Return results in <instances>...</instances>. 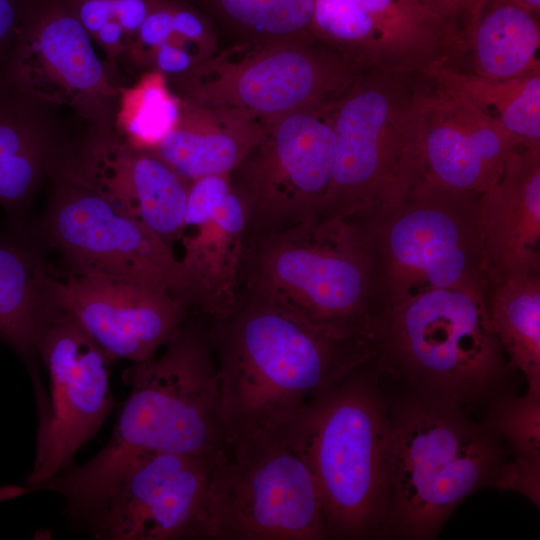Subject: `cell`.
I'll list each match as a JSON object with an SVG mask.
<instances>
[{
    "mask_svg": "<svg viewBox=\"0 0 540 540\" xmlns=\"http://www.w3.org/2000/svg\"><path fill=\"white\" fill-rule=\"evenodd\" d=\"M240 42L310 39L314 0H196Z\"/></svg>",
    "mask_w": 540,
    "mask_h": 540,
    "instance_id": "30",
    "label": "cell"
},
{
    "mask_svg": "<svg viewBox=\"0 0 540 540\" xmlns=\"http://www.w3.org/2000/svg\"><path fill=\"white\" fill-rule=\"evenodd\" d=\"M382 382L391 420V456L379 539L432 540L468 496L483 488L497 489L509 453L483 419Z\"/></svg>",
    "mask_w": 540,
    "mask_h": 540,
    "instance_id": "3",
    "label": "cell"
},
{
    "mask_svg": "<svg viewBox=\"0 0 540 540\" xmlns=\"http://www.w3.org/2000/svg\"><path fill=\"white\" fill-rule=\"evenodd\" d=\"M361 70L313 38L239 42L174 83L181 98L267 121L336 101Z\"/></svg>",
    "mask_w": 540,
    "mask_h": 540,
    "instance_id": "10",
    "label": "cell"
},
{
    "mask_svg": "<svg viewBox=\"0 0 540 540\" xmlns=\"http://www.w3.org/2000/svg\"><path fill=\"white\" fill-rule=\"evenodd\" d=\"M208 334L229 447L288 443L304 409L374 355L372 336L335 333L244 288Z\"/></svg>",
    "mask_w": 540,
    "mask_h": 540,
    "instance_id": "1",
    "label": "cell"
},
{
    "mask_svg": "<svg viewBox=\"0 0 540 540\" xmlns=\"http://www.w3.org/2000/svg\"><path fill=\"white\" fill-rule=\"evenodd\" d=\"M240 288L335 333L372 336V260L354 219L311 218L245 241Z\"/></svg>",
    "mask_w": 540,
    "mask_h": 540,
    "instance_id": "6",
    "label": "cell"
},
{
    "mask_svg": "<svg viewBox=\"0 0 540 540\" xmlns=\"http://www.w3.org/2000/svg\"><path fill=\"white\" fill-rule=\"evenodd\" d=\"M51 154L48 135L28 101L0 88V203L6 209L27 205Z\"/></svg>",
    "mask_w": 540,
    "mask_h": 540,
    "instance_id": "26",
    "label": "cell"
},
{
    "mask_svg": "<svg viewBox=\"0 0 540 540\" xmlns=\"http://www.w3.org/2000/svg\"><path fill=\"white\" fill-rule=\"evenodd\" d=\"M150 8V0H113V18L125 30L130 43L135 38Z\"/></svg>",
    "mask_w": 540,
    "mask_h": 540,
    "instance_id": "37",
    "label": "cell"
},
{
    "mask_svg": "<svg viewBox=\"0 0 540 540\" xmlns=\"http://www.w3.org/2000/svg\"><path fill=\"white\" fill-rule=\"evenodd\" d=\"M483 420L500 437L510 463L497 487L522 494L540 506V388L503 394L487 409Z\"/></svg>",
    "mask_w": 540,
    "mask_h": 540,
    "instance_id": "27",
    "label": "cell"
},
{
    "mask_svg": "<svg viewBox=\"0 0 540 540\" xmlns=\"http://www.w3.org/2000/svg\"><path fill=\"white\" fill-rule=\"evenodd\" d=\"M371 14L397 72L419 74L436 63L456 67L463 56L461 29L417 0H354Z\"/></svg>",
    "mask_w": 540,
    "mask_h": 540,
    "instance_id": "23",
    "label": "cell"
},
{
    "mask_svg": "<svg viewBox=\"0 0 540 540\" xmlns=\"http://www.w3.org/2000/svg\"><path fill=\"white\" fill-rule=\"evenodd\" d=\"M50 381V398L39 405V424L27 493L73 464L114 408L110 369L115 361L68 312L56 309L37 344Z\"/></svg>",
    "mask_w": 540,
    "mask_h": 540,
    "instance_id": "13",
    "label": "cell"
},
{
    "mask_svg": "<svg viewBox=\"0 0 540 540\" xmlns=\"http://www.w3.org/2000/svg\"><path fill=\"white\" fill-rule=\"evenodd\" d=\"M30 0H0V60L8 56Z\"/></svg>",
    "mask_w": 540,
    "mask_h": 540,
    "instance_id": "36",
    "label": "cell"
},
{
    "mask_svg": "<svg viewBox=\"0 0 540 540\" xmlns=\"http://www.w3.org/2000/svg\"><path fill=\"white\" fill-rule=\"evenodd\" d=\"M92 40L99 44L109 61L115 63L127 49L129 38L121 24L115 18H111L97 31Z\"/></svg>",
    "mask_w": 540,
    "mask_h": 540,
    "instance_id": "38",
    "label": "cell"
},
{
    "mask_svg": "<svg viewBox=\"0 0 540 540\" xmlns=\"http://www.w3.org/2000/svg\"><path fill=\"white\" fill-rule=\"evenodd\" d=\"M3 80L27 101L67 105L94 129H111L120 88L65 0H30Z\"/></svg>",
    "mask_w": 540,
    "mask_h": 540,
    "instance_id": "15",
    "label": "cell"
},
{
    "mask_svg": "<svg viewBox=\"0 0 540 540\" xmlns=\"http://www.w3.org/2000/svg\"><path fill=\"white\" fill-rule=\"evenodd\" d=\"M68 8L91 39L113 18V0H65Z\"/></svg>",
    "mask_w": 540,
    "mask_h": 540,
    "instance_id": "35",
    "label": "cell"
},
{
    "mask_svg": "<svg viewBox=\"0 0 540 540\" xmlns=\"http://www.w3.org/2000/svg\"><path fill=\"white\" fill-rule=\"evenodd\" d=\"M173 39L188 49L199 62L215 54L216 37L210 22L196 9L172 0Z\"/></svg>",
    "mask_w": 540,
    "mask_h": 540,
    "instance_id": "32",
    "label": "cell"
},
{
    "mask_svg": "<svg viewBox=\"0 0 540 540\" xmlns=\"http://www.w3.org/2000/svg\"><path fill=\"white\" fill-rule=\"evenodd\" d=\"M336 101L265 121L262 137L231 172L247 213L245 241L319 215L333 171Z\"/></svg>",
    "mask_w": 540,
    "mask_h": 540,
    "instance_id": "12",
    "label": "cell"
},
{
    "mask_svg": "<svg viewBox=\"0 0 540 540\" xmlns=\"http://www.w3.org/2000/svg\"><path fill=\"white\" fill-rule=\"evenodd\" d=\"M525 10L537 15L540 11V0H511Z\"/></svg>",
    "mask_w": 540,
    "mask_h": 540,
    "instance_id": "40",
    "label": "cell"
},
{
    "mask_svg": "<svg viewBox=\"0 0 540 540\" xmlns=\"http://www.w3.org/2000/svg\"><path fill=\"white\" fill-rule=\"evenodd\" d=\"M199 61L184 46L173 39L160 45L151 55L149 65L167 76L177 77L195 66Z\"/></svg>",
    "mask_w": 540,
    "mask_h": 540,
    "instance_id": "34",
    "label": "cell"
},
{
    "mask_svg": "<svg viewBox=\"0 0 540 540\" xmlns=\"http://www.w3.org/2000/svg\"><path fill=\"white\" fill-rule=\"evenodd\" d=\"M444 20L457 23L471 0H417Z\"/></svg>",
    "mask_w": 540,
    "mask_h": 540,
    "instance_id": "39",
    "label": "cell"
},
{
    "mask_svg": "<svg viewBox=\"0 0 540 540\" xmlns=\"http://www.w3.org/2000/svg\"><path fill=\"white\" fill-rule=\"evenodd\" d=\"M172 0H150L149 12L129 45L133 59L149 64L152 53L173 35Z\"/></svg>",
    "mask_w": 540,
    "mask_h": 540,
    "instance_id": "33",
    "label": "cell"
},
{
    "mask_svg": "<svg viewBox=\"0 0 540 540\" xmlns=\"http://www.w3.org/2000/svg\"><path fill=\"white\" fill-rule=\"evenodd\" d=\"M421 77L362 69L335 102L333 171L317 218L385 210L422 180Z\"/></svg>",
    "mask_w": 540,
    "mask_h": 540,
    "instance_id": "5",
    "label": "cell"
},
{
    "mask_svg": "<svg viewBox=\"0 0 540 540\" xmlns=\"http://www.w3.org/2000/svg\"><path fill=\"white\" fill-rule=\"evenodd\" d=\"M288 444L314 478L330 539H379L390 487L391 420L374 355L304 409Z\"/></svg>",
    "mask_w": 540,
    "mask_h": 540,
    "instance_id": "4",
    "label": "cell"
},
{
    "mask_svg": "<svg viewBox=\"0 0 540 540\" xmlns=\"http://www.w3.org/2000/svg\"><path fill=\"white\" fill-rule=\"evenodd\" d=\"M463 17V56L469 54V73L506 80L540 70L535 14L511 0H471Z\"/></svg>",
    "mask_w": 540,
    "mask_h": 540,
    "instance_id": "22",
    "label": "cell"
},
{
    "mask_svg": "<svg viewBox=\"0 0 540 540\" xmlns=\"http://www.w3.org/2000/svg\"><path fill=\"white\" fill-rule=\"evenodd\" d=\"M247 213L230 175L192 181L179 237L193 307L209 318L235 305L241 285Z\"/></svg>",
    "mask_w": 540,
    "mask_h": 540,
    "instance_id": "19",
    "label": "cell"
},
{
    "mask_svg": "<svg viewBox=\"0 0 540 540\" xmlns=\"http://www.w3.org/2000/svg\"><path fill=\"white\" fill-rule=\"evenodd\" d=\"M58 171L151 229L167 244L172 246L179 238L190 182L111 129H94L77 155Z\"/></svg>",
    "mask_w": 540,
    "mask_h": 540,
    "instance_id": "18",
    "label": "cell"
},
{
    "mask_svg": "<svg viewBox=\"0 0 540 540\" xmlns=\"http://www.w3.org/2000/svg\"><path fill=\"white\" fill-rule=\"evenodd\" d=\"M479 198L422 179L398 204L352 218L372 260L374 315L433 289L483 292Z\"/></svg>",
    "mask_w": 540,
    "mask_h": 540,
    "instance_id": "9",
    "label": "cell"
},
{
    "mask_svg": "<svg viewBox=\"0 0 540 540\" xmlns=\"http://www.w3.org/2000/svg\"><path fill=\"white\" fill-rule=\"evenodd\" d=\"M48 278L31 248L0 236V339L25 361L37 353L41 333L56 311Z\"/></svg>",
    "mask_w": 540,
    "mask_h": 540,
    "instance_id": "24",
    "label": "cell"
},
{
    "mask_svg": "<svg viewBox=\"0 0 540 540\" xmlns=\"http://www.w3.org/2000/svg\"><path fill=\"white\" fill-rule=\"evenodd\" d=\"M309 33L359 69L395 71L383 33L354 0H314Z\"/></svg>",
    "mask_w": 540,
    "mask_h": 540,
    "instance_id": "29",
    "label": "cell"
},
{
    "mask_svg": "<svg viewBox=\"0 0 540 540\" xmlns=\"http://www.w3.org/2000/svg\"><path fill=\"white\" fill-rule=\"evenodd\" d=\"M165 346L124 371L130 393L110 440L90 461L161 452L218 462L228 454L208 325L183 324Z\"/></svg>",
    "mask_w": 540,
    "mask_h": 540,
    "instance_id": "8",
    "label": "cell"
},
{
    "mask_svg": "<svg viewBox=\"0 0 540 540\" xmlns=\"http://www.w3.org/2000/svg\"><path fill=\"white\" fill-rule=\"evenodd\" d=\"M423 180L481 195L501 177L510 154L526 146L501 121L466 96L422 73Z\"/></svg>",
    "mask_w": 540,
    "mask_h": 540,
    "instance_id": "17",
    "label": "cell"
},
{
    "mask_svg": "<svg viewBox=\"0 0 540 540\" xmlns=\"http://www.w3.org/2000/svg\"><path fill=\"white\" fill-rule=\"evenodd\" d=\"M181 111V98L157 70L146 73L134 86L120 88L115 123L129 145L153 151L175 127Z\"/></svg>",
    "mask_w": 540,
    "mask_h": 540,
    "instance_id": "31",
    "label": "cell"
},
{
    "mask_svg": "<svg viewBox=\"0 0 540 540\" xmlns=\"http://www.w3.org/2000/svg\"><path fill=\"white\" fill-rule=\"evenodd\" d=\"M56 309L68 312L114 359L143 362L184 324L186 309L166 290L119 277L72 271L48 278Z\"/></svg>",
    "mask_w": 540,
    "mask_h": 540,
    "instance_id": "16",
    "label": "cell"
},
{
    "mask_svg": "<svg viewBox=\"0 0 540 540\" xmlns=\"http://www.w3.org/2000/svg\"><path fill=\"white\" fill-rule=\"evenodd\" d=\"M423 73L497 117L526 146H540V70L492 80L436 63Z\"/></svg>",
    "mask_w": 540,
    "mask_h": 540,
    "instance_id": "28",
    "label": "cell"
},
{
    "mask_svg": "<svg viewBox=\"0 0 540 540\" xmlns=\"http://www.w3.org/2000/svg\"><path fill=\"white\" fill-rule=\"evenodd\" d=\"M486 275L540 270V146L508 157L478 206Z\"/></svg>",
    "mask_w": 540,
    "mask_h": 540,
    "instance_id": "20",
    "label": "cell"
},
{
    "mask_svg": "<svg viewBox=\"0 0 540 540\" xmlns=\"http://www.w3.org/2000/svg\"><path fill=\"white\" fill-rule=\"evenodd\" d=\"M57 174L44 227L73 271L148 284L172 294L185 309L193 307L190 281L171 245L86 186Z\"/></svg>",
    "mask_w": 540,
    "mask_h": 540,
    "instance_id": "14",
    "label": "cell"
},
{
    "mask_svg": "<svg viewBox=\"0 0 540 540\" xmlns=\"http://www.w3.org/2000/svg\"><path fill=\"white\" fill-rule=\"evenodd\" d=\"M374 358L390 387L455 405L483 419L515 392L517 372L490 325L483 292L433 289L378 311Z\"/></svg>",
    "mask_w": 540,
    "mask_h": 540,
    "instance_id": "2",
    "label": "cell"
},
{
    "mask_svg": "<svg viewBox=\"0 0 540 540\" xmlns=\"http://www.w3.org/2000/svg\"><path fill=\"white\" fill-rule=\"evenodd\" d=\"M264 130L265 121L243 111L181 98L175 127L151 153L191 183L206 176L230 175Z\"/></svg>",
    "mask_w": 540,
    "mask_h": 540,
    "instance_id": "21",
    "label": "cell"
},
{
    "mask_svg": "<svg viewBox=\"0 0 540 540\" xmlns=\"http://www.w3.org/2000/svg\"><path fill=\"white\" fill-rule=\"evenodd\" d=\"M217 462L146 452L71 465L34 490L60 494L96 539L206 540L205 511Z\"/></svg>",
    "mask_w": 540,
    "mask_h": 540,
    "instance_id": "7",
    "label": "cell"
},
{
    "mask_svg": "<svg viewBox=\"0 0 540 540\" xmlns=\"http://www.w3.org/2000/svg\"><path fill=\"white\" fill-rule=\"evenodd\" d=\"M483 299L510 366L540 388V270L486 275Z\"/></svg>",
    "mask_w": 540,
    "mask_h": 540,
    "instance_id": "25",
    "label": "cell"
},
{
    "mask_svg": "<svg viewBox=\"0 0 540 540\" xmlns=\"http://www.w3.org/2000/svg\"><path fill=\"white\" fill-rule=\"evenodd\" d=\"M206 540H330L314 478L287 443L236 445L213 469Z\"/></svg>",
    "mask_w": 540,
    "mask_h": 540,
    "instance_id": "11",
    "label": "cell"
}]
</instances>
